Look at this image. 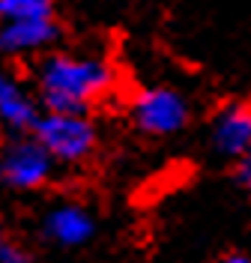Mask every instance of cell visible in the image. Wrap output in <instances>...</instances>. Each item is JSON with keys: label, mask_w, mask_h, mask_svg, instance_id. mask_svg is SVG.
Instances as JSON below:
<instances>
[{"label": "cell", "mask_w": 251, "mask_h": 263, "mask_svg": "<svg viewBox=\"0 0 251 263\" xmlns=\"http://www.w3.org/2000/svg\"><path fill=\"white\" fill-rule=\"evenodd\" d=\"M51 174V153L39 141H15L0 153V177L12 189H36Z\"/></svg>", "instance_id": "3"}, {"label": "cell", "mask_w": 251, "mask_h": 263, "mask_svg": "<svg viewBox=\"0 0 251 263\" xmlns=\"http://www.w3.org/2000/svg\"><path fill=\"white\" fill-rule=\"evenodd\" d=\"M0 263H27V254H24L15 242L0 239Z\"/></svg>", "instance_id": "10"}, {"label": "cell", "mask_w": 251, "mask_h": 263, "mask_svg": "<svg viewBox=\"0 0 251 263\" xmlns=\"http://www.w3.org/2000/svg\"><path fill=\"white\" fill-rule=\"evenodd\" d=\"M114 81L111 66L93 57H48L39 66V90L51 111L81 114L90 102L108 93Z\"/></svg>", "instance_id": "1"}, {"label": "cell", "mask_w": 251, "mask_h": 263, "mask_svg": "<svg viewBox=\"0 0 251 263\" xmlns=\"http://www.w3.org/2000/svg\"><path fill=\"white\" fill-rule=\"evenodd\" d=\"M188 108L180 93L165 90V87H152L144 90L134 99V123L150 135H170V132L183 129Z\"/></svg>", "instance_id": "4"}, {"label": "cell", "mask_w": 251, "mask_h": 263, "mask_svg": "<svg viewBox=\"0 0 251 263\" xmlns=\"http://www.w3.org/2000/svg\"><path fill=\"white\" fill-rule=\"evenodd\" d=\"M242 177H245V182H248V189H251V162H248V167H245V174H242Z\"/></svg>", "instance_id": "12"}, {"label": "cell", "mask_w": 251, "mask_h": 263, "mask_svg": "<svg viewBox=\"0 0 251 263\" xmlns=\"http://www.w3.org/2000/svg\"><path fill=\"white\" fill-rule=\"evenodd\" d=\"M36 141L51 153V159L81 162L96 144V132L84 114L48 111V117H39L36 123Z\"/></svg>", "instance_id": "2"}, {"label": "cell", "mask_w": 251, "mask_h": 263, "mask_svg": "<svg viewBox=\"0 0 251 263\" xmlns=\"http://www.w3.org/2000/svg\"><path fill=\"white\" fill-rule=\"evenodd\" d=\"M0 15L6 21L51 18V0H0Z\"/></svg>", "instance_id": "9"}, {"label": "cell", "mask_w": 251, "mask_h": 263, "mask_svg": "<svg viewBox=\"0 0 251 263\" xmlns=\"http://www.w3.org/2000/svg\"><path fill=\"white\" fill-rule=\"evenodd\" d=\"M45 233L60 246H81L93 233V221H90V215L84 213L81 206L66 203V206H57L45 218Z\"/></svg>", "instance_id": "7"}, {"label": "cell", "mask_w": 251, "mask_h": 263, "mask_svg": "<svg viewBox=\"0 0 251 263\" xmlns=\"http://www.w3.org/2000/svg\"><path fill=\"white\" fill-rule=\"evenodd\" d=\"M57 39V27L51 18H36V21H6L0 30V51L6 54H24L36 51Z\"/></svg>", "instance_id": "6"}, {"label": "cell", "mask_w": 251, "mask_h": 263, "mask_svg": "<svg viewBox=\"0 0 251 263\" xmlns=\"http://www.w3.org/2000/svg\"><path fill=\"white\" fill-rule=\"evenodd\" d=\"M216 149L224 156H242L251 149V105H227L216 117Z\"/></svg>", "instance_id": "5"}, {"label": "cell", "mask_w": 251, "mask_h": 263, "mask_svg": "<svg viewBox=\"0 0 251 263\" xmlns=\"http://www.w3.org/2000/svg\"><path fill=\"white\" fill-rule=\"evenodd\" d=\"M224 263H251V257H245V254H234V257H227Z\"/></svg>", "instance_id": "11"}, {"label": "cell", "mask_w": 251, "mask_h": 263, "mask_svg": "<svg viewBox=\"0 0 251 263\" xmlns=\"http://www.w3.org/2000/svg\"><path fill=\"white\" fill-rule=\"evenodd\" d=\"M0 120L9 129H27V126L39 123L33 99L27 96L24 87L12 81L9 75H0Z\"/></svg>", "instance_id": "8"}]
</instances>
